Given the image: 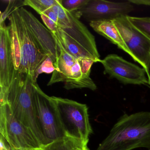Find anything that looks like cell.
Wrapping results in <instances>:
<instances>
[{
    "label": "cell",
    "mask_w": 150,
    "mask_h": 150,
    "mask_svg": "<svg viewBox=\"0 0 150 150\" xmlns=\"http://www.w3.org/2000/svg\"><path fill=\"white\" fill-rule=\"evenodd\" d=\"M150 150V111L124 114L96 150Z\"/></svg>",
    "instance_id": "obj_1"
},
{
    "label": "cell",
    "mask_w": 150,
    "mask_h": 150,
    "mask_svg": "<svg viewBox=\"0 0 150 150\" xmlns=\"http://www.w3.org/2000/svg\"><path fill=\"white\" fill-rule=\"evenodd\" d=\"M34 81L31 75L16 71L7 93L0 96V104L7 103L15 117L32 132L43 147L51 143L42 133L36 117Z\"/></svg>",
    "instance_id": "obj_2"
},
{
    "label": "cell",
    "mask_w": 150,
    "mask_h": 150,
    "mask_svg": "<svg viewBox=\"0 0 150 150\" xmlns=\"http://www.w3.org/2000/svg\"><path fill=\"white\" fill-rule=\"evenodd\" d=\"M51 97L64 137L77 140L88 147L93 129L87 105L65 98Z\"/></svg>",
    "instance_id": "obj_3"
},
{
    "label": "cell",
    "mask_w": 150,
    "mask_h": 150,
    "mask_svg": "<svg viewBox=\"0 0 150 150\" xmlns=\"http://www.w3.org/2000/svg\"><path fill=\"white\" fill-rule=\"evenodd\" d=\"M56 38L59 54L54 64L55 71L47 85L63 82L64 83V88L67 90L84 88L93 91L96 90L97 86L92 79L82 74L79 59L68 53Z\"/></svg>",
    "instance_id": "obj_4"
},
{
    "label": "cell",
    "mask_w": 150,
    "mask_h": 150,
    "mask_svg": "<svg viewBox=\"0 0 150 150\" xmlns=\"http://www.w3.org/2000/svg\"><path fill=\"white\" fill-rule=\"evenodd\" d=\"M0 132L11 150H38L42 147L32 132L15 117L7 103L0 104Z\"/></svg>",
    "instance_id": "obj_5"
},
{
    "label": "cell",
    "mask_w": 150,
    "mask_h": 150,
    "mask_svg": "<svg viewBox=\"0 0 150 150\" xmlns=\"http://www.w3.org/2000/svg\"><path fill=\"white\" fill-rule=\"evenodd\" d=\"M33 86L36 117L42 133L50 143L64 137L51 97L41 89L37 81Z\"/></svg>",
    "instance_id": "obj_6"
},
{
    "label": "cell",
    "mask_w": 150,
    "mask_h": 150,
    "mask_svg": "<svg viewBox=\"0 0 150 150\" xmlns=\"http://www.w3.org/2000/svg\"><path fill=\"white\" fill-rule=\"evenodd\" d=\"M58 17V27L67 35L89 52L100 62L95 38L86 27L80 21L75 13L68 12L61 5L60 0L52 8Z\"/></svg>",
    "instance_id": "obj_7"
},
{
    "label": "cell",
    "mask_w": 150,
    "mask_h": 150,
    "mask_svg": "<svg viewBox=\"0 0 150 150\" xmlns=\"http://www.w3.org/2000/svg\"><path fill=\"white\" fill-rule=\"evenodd\" d=\"M133 60L146 71L150 64V40L129 21L128 16L113 20Z\"/></svg>",
    "instance_id": "obj_8"
},
{
    "label": "cell",
    "mask_w": 150,
    "mask_h": 150,
    "mask_svg": "<svg viewBox=\"0 0 150 150\" xmlns=\"http://www.w3.org/2000/svg\"><path fill=\"white\" fill-rule=\"evenodd\" d=\"M19 35L22 51V61L19 71L31 75L35 80V75L39 66L48 57L37 45L29 30L21 17L19 9L13 13Z\"/></svg>",
    "instance_id": "obj_9"
},
{
    "label": "cell",
    "mask_w": 150,
    "mask_h": 150,
    "mask_svg": "<svg viewBox=\"0 0 150 150\" xmlns=\"http://www.w3.org/2000/svg\"><path fill=\"white\" fill-rule=\"evenodd\" d=\"M100 62L103 66L105 74L124 85L149 86L146 71L144 68L126 61L116 54H109Z\"/></svg>",
    "instance_id": "obj_10"
},
{
    "label": "cell",
    "mask_w": 150,
    "mask_h": 150,
    "mask_svg": "<svg viewBox=\"0 0 150 150\" xmlns=\"http://www.w3.org/2000/svg\"><path fill=\"white\" fill-rule=\"evenodd\" d=\"M129 1L113 2L104 0H89L82 8L74 12L79 18L83 17L88 21L114 20L120 16H128L134 10Z\"/></svg>",
    "instance_id": "obj_11"
},
{
    "label": "cell",
    "mask_w": 150,
    "mask_h": 150,
    "mask_svg": "<svg viewBox=\"0 0 150 150\" xmlns=\"http://www.w3.org/2000/svg\"><path fill=\"white\" fill-rule=\"evenodd\" d=\"M19 13L25 25L39 49L56 63L59 49L54 34L45 28L30 12L22 7Z\"/></svg>",
    "instance_id": "obj_12"
},
{
    "label": "cell",
    "mask_w": 150,
    "mask_h": 150,
    "mask_svg": "<svg viewBox=\"0 0 150 150\" xmlns=\"http://www.w3.org/2000/svg\"><path fill=\"white\" fill-rule=\"evenodd\" d=\"M9 26L0 24V96L7 93L15 72Z\"/></svg>",
    "instance_id": "obj_13"
},
{
    "label": "cell",
    "mask_w": 150,
    "mask_h": 150,
    "mask_svg": "<svg viewBox=\"0 0 150 150\" xmlns=\"http://www.w3.org/2000/svg\"><path fill=\"white\" fill-rule=\"evenodd\" d=\"M89 25L96 33L109 40L131 57V53L124 42L113 20L94 21L90 22Z\"/></svg>",
    "instance_id": "obj_14"
},
{
    "label": "cell",
    "mask_w": 150,
    "mask_h": 150,
    "mask_svg": "<svg viewBox=\"0 0 150 150\" xmlns=\"http://www.w3.org/2000/svg\"><path fill=\"white\" fill-rule=\"evenodd\" d=\"M53 34L64 49L74 57L78 59H87L93 60L95 63L98 62L89 52L67 35L59 27H58L57 32Z\"/></svg>",
    "instance_id": "obj_15"
},
{
    "label": "cell",
    "mask_w": 150,
    "mask_h": 150,
    "mask_svg": "<svg viewBox=\"0 0 150 150\" xmlns=\"http://www.w3.org/2000/svg\"><path fill=\"white\" fill-rule=\"evenodd\" d=\"M8 19L9 21L8 26L14 65L16 71H19L21 68L22 57L21 42L13 14L8 17Z\"/></svg>",
    "instance_id": "obj_16"
},
{
    "label": "cell",
    "mask_w": 150,
    "mask_h": 150,
    "mask_svg": "<svg viewBox=\"0 0 150 150\" xmlns=\"http://www.w3.org/2000/svg\"><path fill=\"white\" fill-rule=\"evenodd\" d=\"M87 148L77 140L64 137L53 141L38 150H77Z\"/></svg>",
    "instance_id": "obj_17"
},
{
    "label": "cell",
    "mask_w": 150,
    "mask_h": 150,
    "mask_svg": "<svg viewBox=\"0 0 150 150\" xmlns=\"http://www.w3.org/2000/svg\"><path fill=\"white\" fill-rule=\"evenodd\" d=\"M24 6L32 8L40 15L58 3V0H24Z\"/></svg>",
    "instance_id": "obj_18"
},
{
    "label": "cell",
    "mask_w": 150,
    "mask_h": 150,
    "mask_svg": "<svg viewBox=\"0 0 150 150\" xmlns=\"http://www.w3.org/2000/svg\"><path fill=\"white\" fill-rule=\"evenodd\" d=\"M131 23L150 40V17H133L128 16Z\"/></svg>",
    "instance_id": "obj_19"
},
{
    "label": "cell",
    "mask_w": 150,
    "mask_h": 150,
    "mask_svg": "<svg viewBox=\"0 0 150 150\" xmlns=\"http://www.w3.org/2000/svg\"><path fill=\"white\" fill-rule=\"evenodd\" d=\"M41 17L47 28L55 34L58 27V17L57 14L50 8L41 15Z\"/></svg>",
    "instance_id": "obj_20"
},
{
    "label": "cell",
    "mask_w": 150,
    "mask_h": 150,
    "mask_svg": "<svg viewBox=\"0 0 150 150\" xmlns=\"http://www.w3.org/2000/svg\"><path fill=\"white\" fill-rule=\"evenodd\" d=\"M7 7L3 13H1L0 24L5 23V21L16 10L23 7L24 5L23 1L21 0H10L8 2Z\"/></svg>",
    "instance_id": "obj_21"
},
{
    "label": "cell",
    "mask_w": 150,
    "mask_h": 150,
    "mask_svg": "<svg viewBox=\"0 0 150 150\" xmlns=\"http://www.w3.org/2000/svg\"><path fill=\"white\" fill-rule=\"evenodd\" d=\"M89 0H60L61 5L67 11L74 13L86 6Z\"/></svg>",
    "instance_id": "obj_22"
},
{
    "label": "cell",
    "mask_w": 150,
    "mask_h": 150,
    "mask_svg": "<svg viewBox=\"0 0 150 150\" xmlns=\"http://www.w3.org/2000/svg\"><path fill=\"white\" fill-rule=\"evenodd\" d=\"M55 70L54 62L52 59L48 57L46 59L43 61L39 66L36 72L35 75V80L37 81L39 75L42 73L50 74L52 73Z\"/></svg>",
    "instance_id": "obj_23"
},
{
    "label": "cell",
    "mask_w": 150,
    "mask_h": 150,
    "mask_svg": "<svg viewBox=\"0 0 150 150\" xmlns=\"http://www.w3.org/2000/svg\"><path fill=\"white\" fill-rule=\"evenodd\" d=\"M79 60L83 75L86 77H90L91 67L93 64L95 63L94 61L87 59H79Z\"/></svg>",
    "instance_id": "obj_24"
},
{
    "label": "cell",
    "mask_w": 150,
    "mask_h": 150,
    "mask_svg": "<svg viewBox=\"0 0 150 150\" xmlns=\"http://www.w3.org/2000/svg\"><path fill=\"white\" fill-rule=\"evenodd\" d=\"M128 1L132 5L150 6V0H129Z\"/></svg>",
    "instance_id": "obj_25"
},
{
    "label": "cell",
    "mask_w": 150,
    "mask_h": 150,
    "mask_svg": "<svg viewBox=\"0 0 150 150\" xmlns=\"http://www.w3.org/2000/svg\"><path fill=\"white\" fill-rule=\"evenodd\" d=\"M146 71V75H147L148 81H149V86H150V64L148 69Z\"/></svg>",
    "instance_id": "obj_26"
},
{
    "label": "cell",
    "mask_w": 150,
    "mask_h": 150,
    "mask_svg": "<svg viewBox=\"0 0 150 150\" xmlns=\"http://www.w3.org/2000/svg\"><path fill=\"white\" fill-rule=\"evenodd\" d=\"M77 150H89L88 148H86V149H79Z\"/></svg>",
    "instance_id": "obj_27"
},
{
    "label": "cell",
    "mask_w": 150,
    "mask_h": 150,
    "mask_svg": "<svg viewBox=\"0 0 150 150\" xmlns=\"http://www.w3.org/2000/svg\"><path fill=\"white\" fill-rule=\"evenodd\" d=\"M0 150H6L5 149H4V148H3V147H2V146H1V149H0Z\"/></svg>",
    "instance_id": "obj_28"
}]
</instances>
